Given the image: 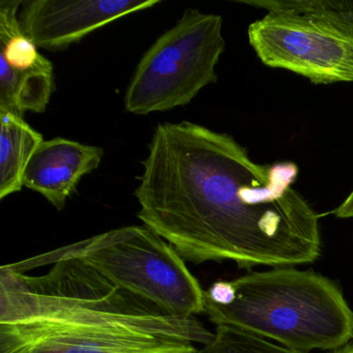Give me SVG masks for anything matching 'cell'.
Wrapping results in <instances>:
<instances>
[{
	"instance_id": "1",
	"label": "cell",
	"mask_w": 353,
	"mask_h": 353,
	"mask_svg": "<svg viewBox=\"0 0 353 353\" xmlns=\"http://www.w3.org/2000/svg\"><path fill=\"white\" fill-rule=\"evenodd\" d=\"M142 165L137 216L183 259L250 270L319 257V220L292 187L294 163L257 164L232 136L181 121L157 127Z\"/></svg>"
},
{
	"instance_id": "2",
	"label": "cell",
	"mask_w": 353,
	"mask_h": 353,
	"mask_svg": "<svg viewBox=\"0 0 353 353\" xmlns=\"http://www.w3.org/2000/svg\"><path fill=\"white\" fill-rule=\"evenodd\" d=\"M214 336L195 316L165 313L103 280L43 317L0 323V353H196Z\"/></svg>"
},
{
	"instance_id": "3",
	"label": "cell",
	"mask_w": 353,
	"mask_h": 353,
	"mask_svg": "<svg viewBox=\"0 0 353 353\" xmlns=\"http://www.w3.org/2000/svg\"><path fill=\"white\" fill-rule=\"evenodd\" d=\"M229 305L205 301L216 326L274 340L301 352L334 351L353 339V311L338 285L314 272L274 268L232 281Z\"/></svg>"
},
{
	"instance_id": "4",
	"label": "cell",
	"mask_w": 353,
	"mask_h": 353,
	"mask_svg": "<svg viewBox=\"0 0 353 353\" xmlns=\"http://www.w3.org/2000/svg\"><path fill=\"white\" fill-rule=\"evenodd\" d=\"M61 250L165 313L195 316L205 309V291L183 258L146 226L114 229Z\"/></svg>"
},
{
	"instance_id": "5",
	"label": "cell",
	"mask_w": 353,
	"mask_h": 353,
	"mask_svg": "<svg viewBox=\"0 0 353 353\" xmlns=\"http://www.w3.org/2000/svg\"><path fill=\"white\" fill-rule=\"evenodd\" d=\"M222 28L221 16L185 10L140 59L125 92V110L136 115L172 110L216 82L225 49Z\"/></svg>"
},
{
	"instance_id": "6",
	"label": "cell",
	"mask_w": 353,
	"mask_h": 353,
	"mask_svg": "<svg viewBox=\"0 0 353 353\" xmlns=\"http://www.w3.org/2000/svg\"><path fill=\"white\" fill-rule=\"evenodd\" d=\"M248 34L268 67L294 72L314 84L353 81V32L327 18L268 10Z\"/></svg>"
},
{
	"instance_id": "7",
	"label": "cell",
	"mask_w": 353,
	"mask_h": 353,
	"mask_svg": "<svg viewBox=\"0 0 353 353\" xmlns=\"http://www.w3.org/2000/svg\"><path fill=\"white\" fill-rule=\"evenodd\" d=\"M160 0H30L23 1L20 23L24 34L45 50L63 51L99 28Z\"/></svg>"
},
{
	"instance_id": "8",
	"label": "cell",
	"mask_w": 353,
	"mask_h": 353,
	"mask_svg": "<svg viewBox=\"0 0 353 353\" xmlns=\"http://www.w3.org/2000/svg\"><path fill=\"white\" fill-rule=\"evenodd\" d=\"M103 156L104 150L98 146L65 138L43 141L24 170L22 185L61 210L82 177L99 168Z\"/></svg>"
},
{
	"instance_id": "9",
	"label": "cell",
	"mask_w": 353,
	"mask_h": 353,
	"mask_svg": "<svg viewBox=\"0 0 353 353\" xmlns=\"http://www.w3.org/2000/svg\"><path fill=\"white\" fill-rule=\"evenodd\" d=\"M43 141L23 117L0 111V200L21 191L24 170Z\"/></svg>"
},
{
	"instance_id": "10",
	"label": "cell",
	"mask_w": 353,
	"mask_h": 353,
	"mask_svg": "<svg viewBox=\"0 0 353 353\" xmlns=\"http://www.w3.org/2000/svg\"><path fill=\"white\" fill-rule=\"evenodd\" d=\"M54 90L52 63L30 72H16L0 61V111L23 117L43 113Z\"/></svg>"
},
{
	"instance_id": "11",
	"label": "cell",
	"mask_w": 353,
	"mask_h": 353,
	"mask_svg": "<svg viewBox=\"0 0 353 353\" xmlns=\"http://www.w3.org/2000/svg\"><path fill=\"white\" fill-rule=\"evenodd\" d=\"M22 0L0 3V61L16 72H30L51 61L38 51L37 45L24 34L17 13Z\"/></svg>"
},
{
	"instance_id": "12",
	"label": "cell",
	"mask_w": 353,
	"mask_h": 353,
	"mask_svg": "<svg viewBox=\"0 0 353 353\" xmlns=\"http://www.w3.org/2000/svg\"><path fill=\"white\" fill-rule=\"evenodd\" d=\"M196 353H305L228 326H216L214 339Z\"/></svg>"
},
{
	"instance_id": "13",
	"label": "cell",
	"mask_w": 353,
	"mask_h": 353,
	"mask_svg": "<svg viewBox=\"0 0 353 353\" xmlns=\"http://www.w3.org/2000/svg\"><path fill=\"white\" fill-rule=\"evenodd\" d=\"M260 9H284L316 14L353 32V0H243Z\"/></svg>"
},
{
	"instance_id": "14",
	"label": "cell",
	"mask_w": 353,
	"mask_h": 353,
	"mask_svg": "<svg viewBox=\"0 0 353 353\" xmlns=\"http://www.w3.org/2000/svg\"><path fill=\"white\" fill-rule=\"evenodd\" d=\"M234 299V286L232 281H216L208 291H205V301L218 305H229Z\"/></svg>"
},
{
	"instance_id": "15",
	"label": "cell",
	"mask_w": 353,
	"mask_h": 353,
	"mask_svg": "<svg viewBox=\"0 0 353 353\" xmlns=\"http://www.w3.org/2000/svg\"><path fill=\"white\" fill-rule=\"evenodd\" d=\"M334 214L336 218H353V191L351 192L350 195L344 200V202L334 210Z\"/></svg>"
},
{
	"instance_id": "16",
	"label": "cell",
	"mask_w": 353,
	"mask_h": 353,
	"mask_svg": "<svg viewBox=\"0 0 353 353\" xmlns=\"http://www.w3.org/2000/svg\"><path fill=\"white\" fill-rule=\"evenodd\" d=\"M328 353H353V342L348 343L345 346L336 349V350L330 351Z\"/></svg>"
}]
</instances>
